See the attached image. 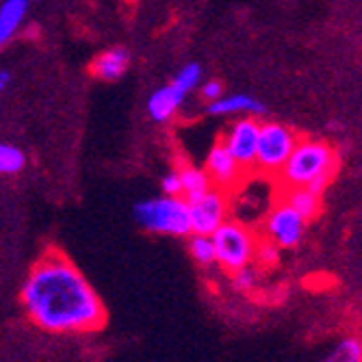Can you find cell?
Masks as SVG:
<instances>
[{
  "mask_svg": "<svg viewBox=\"0 0 362 362\" xmlns=\"http://www.w3.org/2000/svg\"><path fill=\"white\" fill-rule=\"evenodd\" d=\"M20 302L28 319L50 334H87L100 330L107 310L91 282L59 250H48L28 272Z\"/></svg>",
  "mask_w": 362,
  "mask_h": 362,
  "instance_id": "obj_1",
  "label": "cell"
},
{
  "mask_svg": "<svg viewBox=\"0 0 362 362\" xmlns=\"http://www.w3.org/2000/svg\"><path fill=\"white\" fill-rule=\"evenodd\" d=\"M339 172V152L321 139H298L278 178L282 187L308 189L321 195Z\"/></svg>",
  "mask_w": 362,
  "mask_h": 362,
  "instance_id": "obj_2",
  "label": "cell"
},
{
  "mask_svg": "<svg viewBox=\"0 0 362 362\" xmlns=\"http://www.w3.org/2000/svg\"><path fill=\"white\" fill-rule=\"evenodd\" d=\"M215 245V265L226 274H235L254 265L258 233L241 219H228L211 235Z\"/></svg>",
  "mask_w": 362,
  "mask_h": 362,
  "instance_id": "obj_3",
  "label": "cell"
},
{
  "mask_svg": "<svg viewBox=\"0 0 362 362\" xmlns=\"http://www.w3.org/2000/svg\"><path fill=\"white\" fill-rule=\"evenodd\" d=\"M137 223L152 235L165 237H189L191 221H189V202L182 197L160 195L152 200H144L135 206Z\"/></svg>",
  "mask_w": 362,
  "mask_h": 362,
  "instance_id": "obj_4",
  "label": "cell"
},
{
  "mask_svg": "<svg viewBox=\"0 0 362 362\" xmlns=\"http://www.w3.org/2000/svg\"><path fill=\"white\" fill-rule=\"evenodd\" d=\"M298 135L280 122H265L258 128V144H256V160L254 170L262 176H278L284 168L286 158L291 156Z\"/></svg>",
  "mask_w": 362,
  "mask_h": 362,
  "instance_id": "obj_5",
  "label": "cell"
},
{
  "mask_svg": "<svg viewBox=\"0 0 362 362\" xmlns=\"http://www.w3.org/2000/svg\"><path fill=\"white\" fill-rule=\"evenodd\" d=\"M306 223L308 221L300 213H295L284 200H278L265 213L260 237H265L267 241L276 243L280 250H288V247H295L302 243V239L306 235Z\"/></svg>",
  "mask_w": 362,
  "mask_h": 362,
  "instance_id": "obj_6",
  "label": "cell"
},
{
  "mask_svg": "<svg viewBox=\"0 0 362 362\" xmlns=\"http://www.w3.org/2000/svg\"><path fill=\"white\" fill-rule=\"evenodd\" d=\"M228 219H230V200H228V193L219 189H211L202 197L189 202L191 235L211 237Z\"/></svg>",
  "mask_w": 362,
  "mask_h": 362,
  "instance_id": "obj_7",
  "label": "cell"
},
{
  "mask_svg": "<svg viewBox=\"0 0 362 362\" xmlns=\"http://www.w3.org/2000/svg\"><path fill=\"white\" fill-rule=\"evenodd\" d=\"M258 128L260 122L254 117L237 119L233 126L226 130L221 137V144L228 148V152L235 156V160L241 165V170L247 174L254 170L256 160V144H258Z\"/></svg>",
  "mask_w": 362,
  "mask_h": 362,
  "instance_id": "obj_8",
  "label": "cell"
},
{
  "mask_svg": "<svg viewBox=\"0 0 362 362\" xmlns=\"http://www.w3.org/2000/svg\"><path fill=\"white\" fill-rule=\"evenodd\" d=\"M204 172L209 174L213 189H219L223 193L235 191L245 182V172L235 160V156L228 152V148L221 144V139H217L209 150Z\"/></svg>",
  "mask_w": 362,
  "mask_h": 362,
  "instance_id": "obj_9",
  "label": "cell"
},
{
  "mask_svg": "<svg viewBox=\"0 0 362 362\" xmlns=\"http://www.w3.org/2000/svg\"><path fill=\"white\" fill-rule=\"evenodd\" d=\"M185 91L178 89L174 83L168 85V87H163V89H156L152 95H150V100H148V113L154 122H170L176 111L182 107L185 103Z\"/></svg>",
  "mask_w": 362,
  "mask_h": 362,
  "instance_id": "obj_10",
  "label": "cell"
},
{
  "mask_svg": "<svg viewBox=\"0 0 362 362\" xmlns=\"http://www.w3.org/2000/svg\"><path fill=\"white\" fill-rule=\"evenodd\" d=\"M209 113L211 115H237V113H247V117H256L265 113L262 103L247 93H233V95H221L219 100L209 103Z\"/></svg>",
  "mask_w": 362,
  "mask_h": 362,
  "instance_id": "obj_11",
  "label": "cell"
},
{
  "mask_svg": "<svg viewBox=\"0 0 362 362\" xmlns=\"http://www.w3.org/2000/svg\"><path fill=\"white\" fill-rule=\"evenodd\" d=\"M178 178H180V197L185 202H193L197 197H202L204 193H209L213 189L209 174L204 172V168H197V165H180L178 170Z\"/></svg>",
  "mask_w": 362,
  "mask_h": 362,
  "instance_id": "obj_12",
  "label": "cell"
},
{
  "mask_svg": "<svg viewBox=\"0 0 362 362\" xmlns=\"http://www.w3.org/2000/svg\"><path fill=\"white\" fill-rule=\"evenodd\" d=\"M130 63V54L124 48H113L103 52L100 57H95L91 63V74L98 76L100 81H117Z\"/></svg>",
  "mask_w": 362,
  "mask_h": 362,
  "instance_id": "obj_13",
  "label": "cell"
},
{
  "mask_svg": "<svg viewBox=\"0 0 362 362\" xmlns=\"http://www.w3.org/2000/svg\"><path fill=\"white\" fill-rule=\"evenodd\" d=\"M28 11V0H5L0 5V46L11 42L18 33L20 24L24 22Z\"/></svg>",
  "mask_w": 362,
  "mask_h": 362,
  "instance_id": "obj_14",
  "label": "cell"
},
{
  "mask_svg": "<svg viewBox=\"0 0 362 362\" xmlns=\"http://www.w3.org/2000/svg\"><path fill=\"white\" fill-rule=\"evenodd\" d=\"M280 200H284L295 213H300L306 221H313L321 211V195H317L308 189L284 187V193H282Z\"/></svg>",
  "mask_w": 362,
  "mask_h": 362,
  "instance_id": "obj_15",
  "label": "cell"
},
{
  "mask_svg": "<svg viewBox=\"0 0 362 362\" xmlns=\"http://www.w3.org/2000/svg\"><path fill=\"white\" fill-rule=\"evenodd\" d=\"M189 254L200 267L215 265V245L211 237L204 235H189Z\"/></svg>",
  "mask_w": 362,
  "mask_h": 362,
  "instance_id": "obj_16",
  "label": "cell"
},
{
  "mask_svg": "<svg viewBox=\"0 0 362 362\" xmlns=\"http://www.w3.org/2000/svg\"><path fill=\"white\" fill-rule=\"evenodd\" d=\"M26 165V154L11 146V144H0V174L3 176H16Z\"/></svg>",
  "mask_w": 362,
  "mask_h": 362,
  "instance_id": "obj_17",
  "label": "cell"
},
{
  "mask_svg": "<svg viewBox=\"0 0 362 362\" xmlns=\"http://www.w3.org/2000/svg\"><path fill=\"white\" fill-rule=\"evenodd\" d=\"M325 362H362V343L358 337L343 339Z\"/></svg>",
  "mask_w": 362,
  "mask_h": 362,
  "instance_id": "obj_18",
  "label": "cell"
},
{
  "mask_svg": "<svg viewBox=\"0 0 362 362\" xmlns=\"http://www.w3.org/2000/svg\"><path fill=\"white\" fill-rule=\"evenodd\" d=\"M280 247L272 241H267L265 237L258 235V243H256V252H254V262H258L260 267H274L280 260Z\"/></svg>",
  "mask_w": 362,
  "mask_h": 362,
  "instance_id": "obj_19",
  "label": "cell"
},
{
  "mask_svg": "<svg viewBox=\"0 0 362 362\" xmlns=\"http://www.w3.org/2000/svg\"><path fill=\"white\" fill-rule=\"evenodd\" d=\"M230 282H233V288L237 293H252L258 286V272L252 265L243 267L235 274H230Z\"/></svg>",
  "mask_w": 362,
  "mask_h": 362,
  "instance_id": "obj_20",
  "label": "cell"
},
{
  "mask_svg": "<svg viewBox=\"0 0 362 362\" xmlns=\"http://www.w3.org/2000/svg\"><path fill=\"white\" fill-rule=\"evenodd\" d=\"M200 76H202L200 65H197V63H189V65H185V68L178 72V76L174 78V85L187 93V91H191L197 83H200Z\"/></svg>",
  "mask_w": 362,
  "mask_h": 362,
  "instance_id": "obj_21",
  "label": "cell"
},
{
  "mask_svg": "<svg viewBox=\"0 0 362 362\" xmlns=\"http://www.w3.org/2000/svg\"><path fill=\"white\" fill-rule=\"evenodd\" d=\"M160 189H163V195H172V197H180V178H178V172H170L165 174L160 182Z\"/></svg>",
  "mask_w": 362,
  "mask_h": 362,
  "instance_id": "obj_22",
  "label": "cell"
},
{
  "mask_svg": "<svg viewBox=\"0 0 362 362\" xmlns=\"http://www.w3.org/2000/svg\"><path fill=\"white\" fill-rule=\"evenodd\" d=\"M221 95H223V87H221L219 81H209L202 87V98H204L206 103H215V100H219Z\"/></svg>",
  "mask_w": 362,
  "mask_h": 362,
  "instance_id": "obj_23",
  "label": "cell"
},
{
  "mask_svg": "<svg viewBox=\"0 0 362 362\" xmlns=\"http://www.w3.org/2000/svg\"><path fill=\"white\" fill-rule=\"evenodd\" d=\"M11 83V74L7 70H0V91H5Z\"/></svg>",
  "mask_w": 362,
  "mask_h": 362,
  "instance_id": "obj_24",
  "label": "cell"
},
{
  "mask_svg": "<svg viewBox=\"0 0 362 362\" xmlns=\"http://www.w3.org/2000/svg\"><path fill=\"white\" fill-rule=\"evenodd\" d=\"M323 362H325V360H323Z\"/></svg>",
  "mask_w": 362,
  "mask_h": 362,
  "instance_id": "obj_25",
  "label": "cell"
}]
</instances>
